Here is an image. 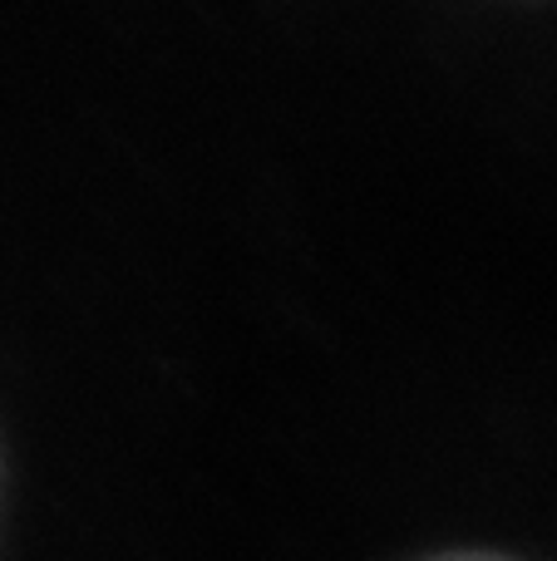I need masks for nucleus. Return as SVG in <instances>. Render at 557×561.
<instances>
[{
  "instance_id": "1",
  "label": "nucleus",
  "mask_w": 557,
  "mask_h": 561,
  "mask_svg": "<svg viewBox=\"0 0 557 561\" xmlns=\"http://www.w3.org/2000/svg\"><path fill=\"white\" fill-rule=\"evenodd\" d=\"M430 561H509V557H493V552H450V557H430Z\"/></svg>"
}]
</instances>
